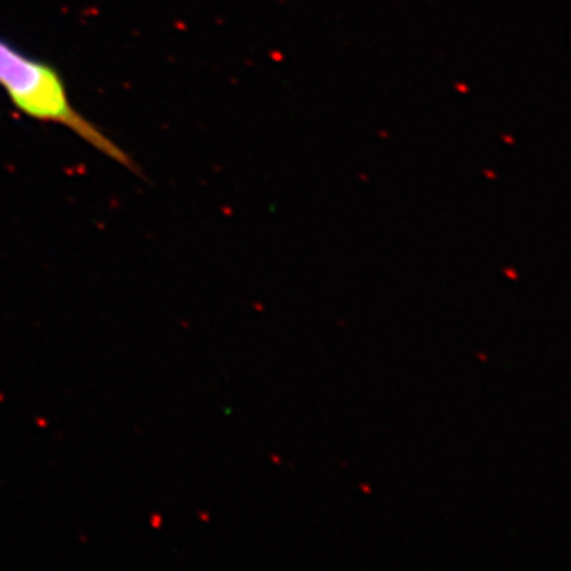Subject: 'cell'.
Wrapping results in <instances>:
<instances>
[{"label": "cell", "mask_w": 571, "mask_h": 571, "mask_svg": "<svg viewBox=\"0 0 571 571\" xmlns=\"http://www.w3.org/2000/svg\"><path fill=\"white\" fill-rule=\"evenodd\" d=\"M0 87L18 111L37 121L65 126L106 157L140 173L134 159L72 105L64 79L53 65L24 54L2 37Z\"/></svg>", "instance_id": "cell-1"}]
</instances>
